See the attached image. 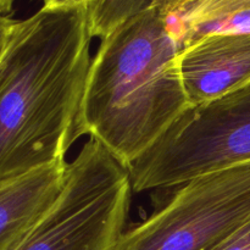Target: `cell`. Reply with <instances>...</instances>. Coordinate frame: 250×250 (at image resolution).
Here are the masks:
<instances>
[{"mask_svg":"<svg viewBox=\"0 0 250 250\" xmlns=\"http://www.w3.org/2000/svg\"><path fill=\"white\" fill-rule=\"evenodd\" d=\"M46 9H67V7L89 6L94 0H42Z\"/></svg>","mask_w":250,"mask_h":250,"instance_id":"cell-11","label":"cell"},{"mask_svg":"<svg viewBox=\"0 0 250 250\" xmlns=\"http://www.w3.org/2000/svg\"><path fill=\"white\" fill-rule=\"evenodd\" d=\"M178 54L167 12L158 7L102 38L88 73L81 136L97 139L126 168L143 155L189 107Z\"/></svg>","mask_w":250,"mask_h":250,"instance_id":"cell-2","label":"cell"},{"mask_svg":"<svg viewBox=\"0 0 250 250\" xmlns=\"http://www.w3.org/2000/svg\"><path fill=\"white\" fill-rule=\"evenodd\" d=\"M15 22H16V20L11 19L7 15L0 14V58H1L2 51H4L5 45H6L7 39H9Z\"/></svg>","mask_w":250,"mask_h":250,"instance_id":"cell-12","label":"cell"},{"mask_svg":"<svg viewBox=\"0 0 250 250\" xmlns=\"http://www.w3.org/2000/svg\"><path fill=\"white\" fill-rule=\"evenodd\" d=\"M92 38L88 6L16 20L0 58V183L65 161L82 137Z\"/></svg>","mask_w":250,"mask_h":250,"instance_id":"cell-1","label":"cell"},{"mask_svg":"<svg viewBox=\"0 0 250 250\" xmlns=\"http://www.w3.org/2000/svg\"><path fill=\"white\" fill-rule=\"evenodd\" d=\"M167 16L180 50L209 36L250 34V0H188Z\"/></svg>","mask_w":250,"mask_h":250,"instance_id":"cell-8","label":"cell"},{"mask_svg":"<svg viewBox=\"0 0 250 250\" xmlns=\"http://www.w3.org/2000/svg\"><path fill=\"white\" fill-rule=\"evenodd\" d=\"M131 192L127 168L89 137L67 164L55 202L9 250H114Z\"/></svg>","mask_w":250,"mask_h":250,"instance_id":"cell-3","label":"cell"},{"mask_svg":"<svg viewBox=\"0 0 250 250\" xmlns=\"http://www.w3.org/2000/svg\"><path fill=\"white\" fill-rule=\"evenodd\" d=\"M211 250H250V220Z\"/></svg>","mask_w":250,"mask_h":250,"instance_id":"cell-10","label":"cell"},{"mask_svg":"<svg viewBox=\"0 0 250 250\" xmlns=\"http://www.w3.org/2000/svg\"><path fill=\"white\" fill-rule=\"evenodd\" d=\"M14 1L15 0H0V14L9 16L12 10Z\"/></svg>","mask_w":250,"mask_h":250,"instance_id":"cell-14","label":"cell"},{"mask_svg":"<svg viewBox=\"0 0 250 250\" xmlns=\"http://www.w3.org/2000/svg\"><path fill=\"white\" fill-rule=\"evenodd\" d=\"M186 1H188V0H153L151 9L153 7H158V9L164 10V11H166L168 14V12L177 9L178 6H181Z\"/></svg>","mask_w":250,"mask_h":250,"instance_id":"cell-13","label":"cell"},{"mask_svg":"<svg viewBox=\"0 0 250 250\" xmlns=\"http://www.w3.org/2000/svg\"><path fill=\"white\" fill-rule=\"evenodd\" d=\"M250 220V161L178 186L170 202L114 250H211Z\"/></svg>","mask_w":250,"mask_h":250,"instance_id":"cell-5","label":"cell"},{"mask_svg":"<svg viewBox=\"0 0 250 250\" xmlns=\"http://www.w3.org/2000/svg\"><path fill=\"white\" fill-rule=\"evenodd\" d=\"M250 161V83L189 106L127 167L136 192L178 187L198 176Z\"/></svg>","mask_w":250,"mask_h":250,"instance_id":"cell-4","label":"cell"},{"mask_svg":"<svg viewBox=\"0 0 250 250\" xmlns=\"http://www.w3.org/2000/svg\"><path fill=\"white\" fill-rule=\"evenodd\" d=\"M189 106L204 104L250 83V34L209 36L178 54Z\"/></svg>","mask_w":250,"mask_h":250,"instance_id":"cell-6","label":"cell"},{"mask_svg":"<svg viewBox=\"0 0 250 250\" xmlns=\"http://www.w3.org/2000/svg\"><path fill=\"white\" fill-rule=\"evenodd\" d=\"M66 161L0 183V250H9L51 207L63 186Z\"/></svg>","mask_w":250,"mask_h":250,"instance_id":"cell-7","label":"cell"},{"mask_svg":"<svg viewBox=\"0 0 250 250\" xmlns=\"http://www.w3.org/2000/svg\"><path fill=\"white\" fill-rule=\"evenodd\" d=\"M153 0H94L88 6L92 37L104 38L126 20L151 9Z\"/></svg>","mask_w":250,"mask_h":250,"instance_id":"cell-9","label":"cell"}]
</instances>
